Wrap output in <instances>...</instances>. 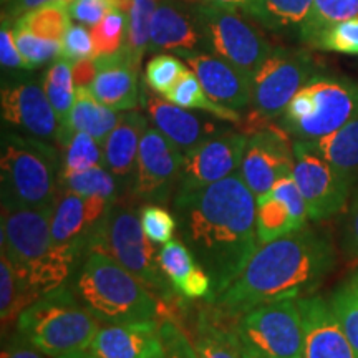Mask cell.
Listing matches in <instances>:
<instances>
[{"mask_svg":"<svg viewBox=\"0 0 358 358\" xmlns=\"http://www.w3.org/2000/svg\"><path fill=\"white\" fill-rule=\"evenodd\" d=\"M179 234L213 280L211 302L234 282L259 248L256 196L241 173L173 199Z\"/></svg>","mask_w":358,"mask_h":358,"instance_id":"1","label":"cell"},{"mask_svg":"<svg viewBox=\"0 0 358 358\" xmlns=\"http://www.w3.org/2000/svg\"><path fill=\"white\" fill-rule=\"evenodd\" d=\"M337 264L327 232L302 229L261 244L241 275L214 301L224 315L237 320L245 312L284 299H303L320 287Z\"/></svg>","mask_w":358,"mask_h":358,"instance_id":"2","label":"cell"},{"mask_svg":"<svg viewBox=\"0 0 358 358\" xmlns=\"http://www.w3.org/2000/svg\"><path fill=\"white\" fill-rule=\"evenodd\" d=\"M52 213L53 209L2 203V252L35 301L60 287L87 252L78 245L53 243Z\"/></svg>","mask_w":358,"mask_h":358,"instance_id":"3","label":"cell"},{"mask_svg":"<svg viewBox=\"0 0 358 358\" xmlns=\"http://www.w3.org/2000/svg\"><path fill=\"white\" fill-rule=\"evenodd\" d=\"M77 279V297L103 325L153 320L159 299L115 259L98 250L87 252Z\"/></svg>","mask_w":358,"mask_h":358,"instance_id":"4","label":"cell"},{"mask_svg":"<svg viewBox=\"0 0 358 358\" xmlns=\"http://www.w3.org/2000/svg\"><path fill=\"white\" fill-rule=\"evenodd\" d=\"M2 203L53 209L62 179V156L40 138L7 133L0 151Z\"/></svg>","mask_w":358,"mask_h":358,"instance_id":"5","label":"cell"},{"mask_svg":"<svg viewBox=\"0 0 358 358\" xmlns=\"http://www.w3.org/2000/svg\"><path fill=\"white\" fill-rule=\"evenodd\" d=\"M98 329L100 322L64 285L40 295L17 317V332L47 357L88 350Z\"/></svg>","mask_w":358,"mask_h":358,"instance_id":"6","label":"cell"},{"mask_svg":"<svg viewBox=\"0 0 358 358\" xmlns=\"http://www.w3.org/2000/svg\"><path fill=\"white\" fill-rule=\"evenodd\" d=\"M90 250L106 254L120 266L141 280L159 299L161 303L173 302L174 292L159 266V250L148 239L141 219L131 204L116 199L92 237Z\"/></svg>","mask_w":358,"mask_h":358,"instance_id":"7","label":"cell"},{"mask_svg":"<svg viewBox=\"0 0 358 358\" xmlns=\"http://www.w3.org/2000/svg\"><path fill=\"white\" fill-rule=\"evenodd\" d=\"M358 116V82L315 75L290 100L279 127L295 140L329 136Z\"/></svg>","mask_w":358,"mask_h":358,"instance_id":"8","label":"cell"},{"mask_svg":"<svg viewBox=\"0 0 358 358\" xmlns=\"http://www.w3.org/2000/svg\"><path fill=\"white\" fill-rule=\"evenodd\" d=\"M317 75V65L307 52L274 48L252 77V101L245 120V134L266 128L279 118L299 90Z\"/></svg>","mask_w":358,"mask_h":358,"instance_id":"9","label":"cell"},{"mask_svg":"<svg viewBox=\"0 0 358 358\" xmlns=\"http://www.w3.org/2000/svg\"><path fill=\"white\" fill-rule=\"evenodd\" d=\"M250 19L252 17H244L239 10L198 3L201 34L214 55L254 77L275 47Z\"/></svg>","mask_w":358,"mask_h":358,"instance_id":"10","label":"cell"},{"mask_svg":"<svg viewBox=\"0 0 358 358\" xmlns=\"http://www.w3.org/2000/svg\"><path fill=\"white\" fill-rule=\"evenodd\" d=\"M241 343L266 358H303L306 332L297 299H284L243 313L236 320Z\"/></svg>","mask_w":358,"mask_h":358,"instance_id":"11","label":"cell"},{"mask_svg":"<svg viewBox=\"0 0 358 358\" xmlns=\"http://www.w3.org/2000/svg\"><path fill=\"white\" fill-rule=\"evenodd\" d=\"M292 176L310 221L320 222L345 211L352 187L306 140L294 141Z\"/></svg>","mask_w":358,"mask_h":358,"instance_id":"12","label":"cell"},{"mask_svg":"<svg viewBox=\"0 0 358 358\" xmlns=\"http://www.w3.org/2000/svg\"><path fill=\"white\" fill-rule=\"evenodd\" d=\"M182 158L185 153L158 128H146L129 187L133 198L146 204H166L178 189Z\"/></svg>","mask_w":358,"mask_h":358,"instance_id":"13","label":"cell"},{"mask_svg":"<svg viewBox=\"0 0 358 358\" xmlns=\"http://www.w3.org/2000/svg\"><path fill=\"white\" fill-rule=\"evenodd\" d=\"M248 138L249 134L244 131L224 129L186 151L176 192L203 189L237 173L243 163Z\"/></svg>","mask_w":358,"mask_h":358,"instance_id":"14","label":"cell"},{"mask_svg":"<svg viewBox=\"0 0 358 358\" xmlns=\"http://www.w3.org/2000/svg\"><path fill=\"white\" fill-rule=\"evenodd\" d=\"M241 176L254 196H264L279 179L294 171V143L279 124L252 131L248 138Z\"/></svg>","mask_w":358,"mask_h":358,"instance_id":"15","label":"cell"},{"mask_svg":"<svg viewBox=\"0 0 358 358\" xmlns=\"http://www.w3.org/2000/svg\"><path fill=\"white\" fill-rule=\"evenodd\" d=\"M2 120L40 140H57L62 123L42 85L27 82L2 88Z\"/></svg>","mask_w":358,"mask_h":358,"instance_id":"16","label":"cell"},{"mask_svg":"<svg viewBox=\"0 0 358 358\" xmlns=\"http://www.w3.org/2000/svg\"><path fill=\"white\" fill-rule=\"evenodd\" d=\"M187 66L194 71L208 96L219 105L241 111L252 101V77L231 62L199 50H181Z\"/></svg>","mask_w":358,"mask_h":358,"instance_id":"17","label":"cell"},{"mask_svg":"<svg viewBox=\"0 0 358 358\" xmlns=\"http://www.w3.org/2000/svg\"><path fill=\"white\" fill-rule=\"evenodd\" d=\"M307 206L292 174L279 179L271 191L256 198L259 244L271 243L307 226Z\"/></svg>","mask_w":358,"mask_h":358,"instance_id":"18","label":"cell"},{"mask_svg":"<svg viewBox=\"0 0 358 358\" xmlns=\"http://www.w3.org/2000/svg\"><path fill=\"white\" fill-rule=\"evenodd\" d=\"M111 204V201L100 196L62 192V198H58L52 213L53 243L78 245L88 252L92 237L95 236Z\"/></svg>","mask_w":358,"mask_h":358,"instance_id":"19","label":"cell"},{"mask_svg":"<svg viewBox=\"0 0 358 358\" xmlns=\"http://www.w3.org/2000/svg\"><path fill=\"white\" fill-rule=\"evenodd\" d=\"M88 352L98 358H168L155 319L103 325L90 343Z\"/></svg>","mask_w":358,"mask_h":358,"instance_id":"20","label":"cell"},{"mask_svg":"<svg viewBox=\"0 0 358 358\" xmlns=\"http://www.w3.org/2000/svg\"><path fill=\"white\" fill-rule=\"evenodd\" d=\"M297 302L306 332L303 358H357L330 302L317 295Z\"/></svg>","mask_w":358,"mask_h":358,"instance_id":"21","label":"cell"},{"mask_svg":"<svg viewBox=\"0 0 358 358\" xmlns=\"http://www.w3.org/2000/svg\"><path fill=\"white\" fill-rule=\"evenodd\" d=\"M96 75L88 90L103 105L116 111L136 110L140 105V65L122 48L108 57H98Z\"/></svg>","mask_w":358,"mask_h":358,"instance_id":"22","label":"cell"},{"mask_svg":"<svg viewBox=\"0 0 358 358\" xmlns=\"http://www.w3.org/2000/svg\"><path fill=\"white\" fill-rule=\"evenodd\" d=\"M145 110L155 127L164 136H168L182 153L227 129L216 122L217 118L211 120L191 113L189 110L174 105L164 96L145 95Z\"/></svg>","mask_w":358,"mask_h":358,"instance_id":"23","label":"cell"},{"mask_svg":"<svg viewBox=\"0 0 358 358\" xmlns=\"http://www.w3.org/2000/svg\"><path fill=\"white\" fill-rule=\"evenodd\" d=\"M201 40L198 6H189L187 0H159L151 22V50H196Z\"/></svg>","mask_w":358,"mask_h":358,"instance_id":"24","label":"cell"},{"mask_svg":"<svg viewBox=\"0 0 358 358\" xmlns=\"http://www.w3.org/2000/svg\"><path fill=\"white\" fill-rule=\"evenodd\" d=\"M148 122L136 110L123 111L113 131L103 141V164L115 174L122 185L131 187L134 168H136L138 150Z\"/></svg>","mask_w":358,"mask_h":358,"instance_id":"25","label":"cell"},{"mask_svg":"<svg viewBox=\"0 0 358 358\" xmlns=\"http://www.w3.org/2000/svg\"><path fill=\"white\" fill-rule=\"evenodd\" d=\"M122 113L111 110L110 106L103 105L92 95L87 87H77V98H75L73 108H71L66 122L62 124L60 134H58V145L69 136L70 133L82 131L88 133L98 143L108 138L120 122Z\"/></svg>","mask_w":358,"mask_h":358,"instance_id":"26","label":"cell"},{"mask_svg":"<svg viewBox=\"0 0 358 358\" xmlns=\"http://www.w3.org/2000/svg\"><path fill=\"white\" fill-rule=\"evenodd\" d=\"M227 320H232L214 308H203L196 322L194 348L199 358H244L243 343L236 332V324L231 327Z\"/></svg>","mask_w":358,"mask_h":358,"instance_id":"27","label":"cell"},{"mask_svg":"<svg viewBox=\"0 0 358 358\" xmlns=\"http://www.w3.org/2000/svg\"><path fill=\"white\" fill-rule=\"evenodd\" d=\"M308 143L329 161L352 189L358 185V116L329 136Z\"/></svg>","mask_w":358,"mask_h":358,"instance_id":"28","label":"cell"},{"mask_svg":"<svg viewBox=\"0 0 358 358\" xmlns=\"http://www.w3.org/2000/svg\"><path fill=\"white\" fill-rule=\"evenodd\" d=\"M313 0H256L248 10L257 24L271 30H297L310 15Z\"/></svg>","mask_w":358,"mask_h":358,"instance_id":"29","label":"cell"},{"mask_svg":"<svg viewBox=\"0 0 358 358\" xmlns=\"http://www.w3.org/2000/svg\"><path fill=\"white\" fill-rule=\"evenodd\" d=\"M164 98L174 103V105L181 106V108L199 110L204 111V113L213 115L214 118L221 120V122H227L232 124L243 123V116H241L239 111L219 105V103L208 96L199 78L196 77V73L191 69H187L182 73V77L178 80V83L174 85L171 92Z\"/></svg>","mask_w":358,"mask_h":358,"instance_id":"30","label":"cell"},{"mask_svg":"<svg viewBox=\"0 0 358 358\" xmlns=\"http://www.w3.org/2000/svg\"><path fill=\"white\" fill-rule=\"evenodd\" d=\"M42 87L52 103L53 110H55L58 120L64 124L71 108H73L75 98H77V85L73 80L71 62L65 60V58L57 60L43 75Z\"/></svg>","mask_w":358,"mask_h":358,"instance_id":"31","label":"cell"},{"mask_svg":"<svg viewBox=\"0 0 358 358\" xmlns=\"http://www.w3.org/2000/svg\"><path fill=\"white\" fill-rule=\"evenodd\" d=\"M158 3L159 0H133L127 12L128 29L123 48L138 65H141L143 57L150 48L151 22Z\"/></svg>","mask_w":358,"mask_h":358,"instance_id":"32","label":"cell"},{"mask_svg":"<svg viewBox=\"0 0 358 358\" xmlns=\"http://www.w3.org/2000/svg\"><path fill=\"white\" fill-rule=\"evenodd\" d=\"M60 146L64 148V156H62V178H66L75 173L87 171L90 168L103 164L101 143H98L88 133H70L60 143Z\"/></svg>","mask_w":358,"mask_h":358,"instance_id":"33","label":"cell"},{"mask_svg":"<svg viewBox=\"0 0 358 358\" xmlns=\"http://www.w3.org/2000/svg\"><path fill=\"white\" fill-rule=\"evenodd\" d=\"M355 17H358V0H313L310 15L299 37L303 43L310 45L330 25Z\"/></svg>","mask_w":358,"mask_h":358,"instance_id":"34","label":"cell"},{"mask_svg":"<svg viewBox=\"0 0 358 358\" xmlns=\"http://www.w3.org/2000/svg\"><path fill=\"white\" fill-rule=\"evenodd\" d=\"M60 186L64 187L62 192H75L80 196H100L111 203L118 199L120 191H122L118 179L103 164L62 178Z\"/></svg>","mask_w":358,"mask_h":358,"instance_id":"35","label":"cell"},{"mask_svg":"<svg viewBox=\"0 0 358 358\" xmlns=\"http://www.w3.org/2000/svg\"><path fill=\"white\" fill-rule=\"evenodd\" d=\"M69 3H48L24 13L17 22L27 27L30 32L48 40H60L65 37L71 25Z\"/></svg>","mask_w":358,"mask_h":358,"instance_id":"36","label":"cell"},{"mask_svg":"<svg viewBox=\"0 0 358 358\" xmlns=\"http://www.w3.org/2000/svg\"><path fill=\"white\" fill-rule=\"evenodd\" d=\"M34 301L35 299L27 292L24 284L20 282L12 262L2 252V261H0V315H2L3 324L12 320L13 317H19L20 312Z\"/></svg>","mask_w":358,"mask_h":358,"instance_id":"37","label":"cell"},{"mask_svg":"<svg viewBox=\"0 0 358 358\" xmlns=\"http://www.w3.org/2000/svg\"><path fill=\"white\" fill-rule=\"evenodd\" d=\"M330 306L358 358V280L355 275L334 290Z\"/></svg>","mask_w":358,"mask_h":358,"instance_id":"38","label":"cell"},{"mask_svg":"<svg viewBox=\"0 0 358 358\" xmlns=\"http://www.w3.org/2000/svg\"><path fill=\"white\" fill-rule=\"evenodd\" d=\"M159 266L163 268L164 275L168 277L169 284L173 285L174 292L179 294L194 268L198 267V262L185 241L171 239L159 248Z\"/></svg>","mask_w":358,"mask_h":358,"instance_id":"39","label":"cell"},{"mask_svg":"<svg viewBox=\"0 0 358 358\" xmlns=\"http://www.w3.org/2000/svg\"><path fill=\"white\" fill-rule=\"evenodd\" d=\"M13 38H15L17 48H19L20 55L24 57L29 70L37 69V66H42L48 64V62L62 57L60 40H48L38 37V35L30 32L27 27H24L17 20L13 24Z\"/></svg>","mask_w":358,"mask_h":358,"instance_id":"40","label":"cell"},{"mask_svg":"<svg viewBox=\"0 0 358 358\" xmlns=\"http://www.w3.org/2000/svg\"><path fill=\"white\" fill-rule=\"evenodd\" d=\"M128 20L127 13L122 8L110 12L100 24L92 27L93 48H95V58L108 57L118 53L127 42Z\"/></svg>","mask_w":358,"mask_h":358,"instance_id":"41","label":"cell"},{"mask_svg":"<svg viewBox=\"0 0 358 358\" xmlns=\"http://www.w3.org/2000/svg\"><path fill=\"white\" fill-rule=\"evenodd\" d=\"M187 64L179 60L176 55L169 53H158L148 62L145 70V80L150 90H153L156 95L166 96L182 73L187 70Z\"/></svg>","mask_w":358,"mask_h":358,"instance_id":"42","label":"cell"},{"mask_svg":"<svg viewBox=\"0 0 358 358\" xmlns=\"http://www.w3.org/2000/svg\"><path fill=\"white\" fill-rule=\"evenodd\" d=\"M310 47L343 55H358V17L330 25L317 35Z\"/></svg>","mask_w":358,"mask_h":358,"instance_id":"43","label":"cell"},{"mask_svg":"<svg viewBox=\"0 0 358 358\" xmlns=\"http://www.w3.org/2000/svg\"><path fill=\"white\" fill-rule=\"evenodd\" d=\"M141 226L148 239L155 245H163L173 239L174 229L178 227L176 216L161 208L159 204H145L140 213Z\"/></svg>","mask_w":358,"mask_h":358,"instance_id":"44","label":"cell"},{"mask_svg":"<svg viewBox=\"0 0 358 358\" xmlns=\"http://www.w3.org/2000/svg\"><path fill=\"white\" fill-rule=\"evenodd\" d=\"M62 58L71 64L85 58H95L92 30H88L87 25L77 22L69 27L65 37L62 38Z\"/></svg>","mask_w":358,"mask_h":358,"instance_id":"45","label":"cell"},{"mask_svg":"<svg viewBox=\"0 0 358 358\" xmlns=\"http://www.w3.org/2000/svg\"><path fill=\"white\" fill-rule=\"evenodd\" d=\"M71 19L87 27H95L105 19L110 12L116 10V0H73L69 6Z\"/></svg>","mask_w":358,"mask_h":358,"instance_id":"46","label":"cell"},{"mask_svg":"<svg viewBox=\"0 0 358 358\" xmlns=\"http://www.w3.org/2000/svg\"><path fill=\"white\" fill-rule=\"evenodd\" d=\"M159 332L163 337L164 347H166L168 358H199L185 330L174 324L173 320L166 319L161 322Z\"/></svg>","mask_w":358,"mask_h":358,"instance_id":"47","label":"cell"},{"mask_svg":"<svg viewBox=\"0 0 358 358\" xmlns=\"http://www.w3.org/2000/svg\"><path fill=\"white\" fill-rule=\"evenodd\" d=\"M0 64L3 69L10 70H29L24 57L17 48L15 38H13V29L8 24L6 17H2V29H0Z\"/></svg>","mask_w":358,"mask_h":358,"instance_id":"48","label":"cell"},{"mask_svg":"<svg viewBox=\"0 0 358 358\" xmlns=\"http://www.w3.org/2000/svg\"><path fill=\"white\" fill-rule=\"evenodd\" d=\"M342 248L348 257L358 261V192L347 211L345 224H343Z\"/></svg>","mask_w":358,"mask_h":358,"instance_id":"49","label":"cell"},{"mask_svg":"<svg viewBox=\"0 0 358 358\" xmlns=\"http://www.w3.org/2000/svg\"><path fill=\"white\" fill-rule=\"evenodd\" d=\"M45 357L47 355L40 352L38 348H35L22 334H17L15 337L8 340V343L2 350V358H45Z\"/></svg>","mask_w":358,"mask_h":358,"instance_id":"50","label":"cell"},{"mask_svg":"<svg viewBox=\"0 0 358 358\" xmlns=\"http://www.w3.org/2000/svg\"><path fill=\"white\" fill-rule=\"evenodd\" d=\"M73 0H8L7 3V13H3L6 19H10V17H15V20L19 17L24 15V13L34 10V8H38L42 6H48V3H70Z\"/></svg>","mask_w":358,"mask_h":358,"instance_id":"51","label":"cell"},{"mask_svg":"<svg viewBox=\"0 0 358 358\" xmlns=\"http://www.w3.org/2000/svg\"><path fill=\"white\" fill-rule=\"evenodd\" d=\"M71 70H73V80L77 87H90L96 75V62L95 58H85V60H78L71 64Z\"/></svg>","mask_w":358,"mask_h":358,"instance_id":"52","label":"cell"},{"mask_svg":"<svg viewBox=\"0 0 358 358\" xmlns=\"http://www.w3.org/2000/svg\"><path fill=\"white\" fill-rule=\"evenodd\" d=\"M206 6L217 8H229V10H248L256 0H201Z\"/></svg>","mask_w":358,"mask_h":358,"instance_id":"53","label":"cell"},{"mask_svg":"<svg viewBox=\"0 0 358 358\" xmlns=\"http://www.w3.org/2000/svg\"><path fill=\"white\" fill-rule=\"evenodd\" d=\"M55 358H98V357H95L92 352H88V350H77V352L65 353V355H60Z\"/></svg>","mask_w":358,"mask_h":358,"instance_id":"54","label":"cell"},{"mask_svg":"<svg viewBox=\"0 0 358 358\" xmlns=\"http://www.w3.org/2000/svg\"><path fill=\"white\" fill-rule=\"evenodd\" d=\"M243 355H244V358H266V357L259 355L257 352L250 350V348H248L245 345H243Z\"/></svg>","mask_w":358,"mask_h":358,"instance_id":"55","label":"cell"},{"mask_svg":"<svg viewBox=\"0 0 358 358\" xmlns=\"http://www.w3.org/2000/svg\"><path fill=\"white\" fill-rule=\"evenodd\" d=\"M353 275H355V277H357V280H358V271H357V272H355V274H353Z\"/></svg>","mask_w":358,"mask_h":358,"instance_id":"56","label":"cell"},{"mask_svg":"<svg viewBox=\"0 0 358 358\" xmlns=\"http://www.w3.org/2000/svg\"><path fill=\"white\" fill-rule=\"evenodd\" d=\"M6 2H8V0H3V3H6Z\"/></svg>","mask_w":358,"mask_h":358,"instance_id":"57","label":"cell"}]
</instances>
